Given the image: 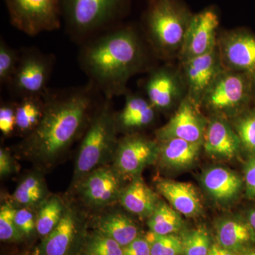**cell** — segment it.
<instances>
[{"instance_id": "25", "label": "cell", "mask_w": 255, "mask_h": 255, "mask_svg": "<svg viewBox=\"0 0 255 255\" xmlns=\"http://www.w3.org/2000/svg\"><path fill=\"white\" fill-rule=\"evenodd\" d=\"M44 110V94L21 99L16 105V129L29 135L41 122Z\"/></svg>"}, {"instance_id": "9", "label": "cell", "mask_w": 255, "mask_h": 255, "mask_svg": "<svg viewBox=\"0 0 255 255\" xmlns=\"http://www.w3.org/2000/svg\"><path fill=\"white\" fill-rule=\"evenodd\" d=\"M223 68L244 74L255 82V36L243 30L223 33L218 38Z\"/></svg>"}, {"instance_id": "15", "label": "cell", "mask_w": 255, "mask_h": 255, "mask_svg": "<svg viewBox=\"0 0 255 255\" xmlns=\"http://www.w3.org/2000/svg\"><path fill=\"white\" fill-rule=\"evenodd\" d=\"M119 175L115 169L97 167L81 179L80 194L90 205L96 207L109 205L119 199L122 192Z\"/></svg>"}, {"instance_id": "19", "label": "cell", "mask_w": 255, "mask_h": 255, "mask_svg": "<svg viewBox=\"0 0 255 255\" xmlns=\"http://www.w3.org/2000/svg\"><path fill=\"white\" fill-rule=\"evenodd\" d=\"M123 110L117 115V129L136 130L148 127L155 118L156 110L147 97L135 94L126 93Z\"/></svg>"}, {"instance_id": "1", "label": "cell", "mask_w": 255, "mask_h": 255, "mask_svg": "<svg viewBox=\"0 0 255 255\" xmlns=\"http://www.w3.org/2000/svg\"><path fill=\"white\" fill-rule=\"evenodd\" d=\"M96 90L91 83L69 90H47L44 113L38 127L23 140V152L41 162L58 157L92 118Z\"/></svg>"}, {"instance_id": "41", "label": "cell", "mask_w": 255, "mask_h": 255, "mask_svg": "<svg viewBox=\"0 0 255 255\" xmlns=\"http://www.w3.org/2000/svg\"><path fill=\"white\" fill-rule=\"evenodd\" d=\"M250 226L253 229L255 230V211H251L249 215Z\"/></svg>"}, {"instance_id": "33", "label": "cell", "mask_w": 255, "mask_h": 255, "mask_svg": "<svg viewBox=\"0 0 255 255\" xmlns=\"http://www.w3.org/2000/svg\"><path fill=\"white\" fill-rule=\"evenodd\" d=\"M20 55L1 39L0 42V83L7 85L14 76Z\"/></svg>"}, {"instance_id": "20", "label": "cell", "mask_w": 255, "mask_h": 255, "mask_svg": "<svg viewBox=\"0 0 255 255\" xmlns=\"http://www.w3.org/2000/svg\"><path fill=\"white\" fill-rule=\"evenodd\" d=\"M119 199L128 211L143 218L150 217L159 203L155 192L139 177L122 189Z\"/></svg>"}, {"instance_id": "28", "label": "cell", "mask_w": 255, "mask_h": 255, "mask_svg": "<svg viewBox=\"0 0 255 255\" xmlns=\"http://www.w3.org/2000/svg\"><path fill=\"white\" fill-rule=\"evenodd\" d=\"M65 208L61 199L52 196L40 205L36 215V231L46 238L56 228L63 218Z\"/></svg>"}, {"instance_id": "4", "label": "cell", "mask_w": 255, "mask_h": 255, "mask_svg": "<svg viewBox=\"0 0 255 255\" xmlns=\"http://www.w3.org/2000/svg\"><path fill=\"white\" fill-rule=\"evenodd\" d=\"M111 100L105 102L91 119L78 151L75 180H81L97 168L117 147V122Z\"/></svg>"}, {"instance_id": "10", "label": "cell", "mask_w": 255, "mask_h": 255, "mask_svg": "<svg viewBox=\"0 0 255 255\" xmlns=\"http://www.w3.org/2000/svg\"><path fill=\"white\" fill-rule=\"evenodd\" d=\"M219 18L213 9L193 14L179 56L180 63L207 54L218 46Z\"/></svg>"}, {"instance_id": "14", "label": "cell", "mask_w": 255, "mask_h": 255, "mask_svg": "<svg viewBox=\"0 0 255 255\" xmlns=\"http://www.w3.org/2000/svg\"><path fill=\"white\" fill-rule=\"evenodd\" d=\"M114 167L119 174L135 176L159 157L157 142L139 135H128L117 142Z\"/></svg>"}, {"instance_id": "37", "label": "cell", "mask_w": 255, "mask_h": 255, "mask_svg": "<svg viewBox=\"0 0 255 255\" xmlns=\"http://www.w3.org/2000/svg\"><path fill=\"white\" fill-rule=\"evenodd\" d=\"M124 255H151L150 247L145 238L138 236L123 248Z\"/></svg>"}, {"instance_id": "40", "label": "cell", "mask_w": 255, "mask_h": 255, "mask_svg": "<svg viewBox=\"0 0 255 255\" xmlns=\"http://www.w3.org/2000/svg\"><path fill=\"white\" fill-rule=\"evenodd\" d=\"M209 255H236V253L223 248L219 244H215L210 248Z\"/></svg>"}, {"instance_id": "34", "label": "cell", "mask_w": 255, "mask_h": 255, "mask_svg": "<svg viewBox=\"0 0 255 255\" xmlns=\"http://www.w3.org/2000/svg\"><path fill=\"white\" fill-rule=\"evenodd\" d=\"M184 255H209L210 238L209 233L203 228L194 230L182 238Z\"/></svg>"}, {"instance_id": "22", "label": "cell", "mask_w": 255, "mask_h": 255, "mask_svg": "<svg viewBox=\"0 0 255 255\" xmlns=\"http://www.w3.org/2000/svg\"><path fill=\"white\" fill-rule=\"evenodd\" d=\"M159 142V157L164 164L174 168H182L194 163L203 146V143L179 138Z\"/></svg>"}, {"instance_id": "21", "label": "cell", "mask_w": 255, "mask_h": 255, "mask_svg": "<svg viewBox=\"0 0 255 255\" xmlns=\"http://www.w3.org/2000/svg\"><path fill=\"white\" fill-rule=\"evenodd\" d=\"M203 184L214 199L229 201L236 197L241 190V179L230 169L213 167L204 174Z\"/></svg>"}, {"instance_id": "42", "label": "cell", "mask_w": 255, "mask_h": 255, "mask_svg": "<svg viewBox=\"0 0 255 255\" xmlns=\"http://www.w3.org/2000/svg\"><path fill=\"white\" fill-rule=\"evenodd\" d=\"M246 255H255V251L250 252V253H247Z\"/></svg>"}, {"instance_id": "24", "label": "cell", "mask_w": 255, "mask_h": 255, "mask_svg": "<svg viewBox=\"0 0 255 255\" xmlns=\"http://www.w3.org/2000/svg\"><path fill=\"white\" fill-rule=\"evenodd\" d=\"M216 236L219 246L236 252L253 240V233L250 225L238 220L226 219L218 225Z\"/></svg>"}, {"instance_id": "11", "label": "cell", "mask_w": 255, "mask_h": 255, "mask_svg": "<svg viewBox=\"0 0 255 255\" xmlns=\"http://www.w3.org/2000/svg\"><path fill=\"white\" fill-rule=\"evenodd\" d=\"M199 109V106L186 96L169 122L156 132L159 141L179 138L203 143L209 120Z\"/></svg>"}, {"instance_id": "18", "label": "cell", "mask_w": 255, "mask_h": 255, "mask_svg": "<svg viewBox=\"0 0 255 255\" xmlns=\"http://www.w3.org/2000/svg\"><path fill=\"white\" fill-rule=\"evenodd\" d=\"M157 187L172 207L181 214L192 217L201 212L200 198L190 183L162 180L158 182Z\"/></svg>"}, {"instance_id": "26", "label": "cell", "mask_w": 255, "mask_h": 255, "mask_svg": "<svg viewBox=\"0 0 255 255\" xmlns=\"http://www.w3.org/2000/svg\"><path fill=\"white\" fill-rule=\"evenodd\" d=\"M147 226L156 234L171 235L182 229L183 221L179 213L164 202H159L149 217Z\"/></svg>"}, {"instance_id": "23", "label": "cell", "mask_w": 255, "mask_h": 255, "mask_svg": "<svg viewBox=\"0 0 255 255\" xmlns=\"http://www.w3.org/2000/svg\"><path fill=\"white\" fill-rule=\"evenodd\" d=\"M96 231L112 238L122 248L138 237L136 224L121 213H112L102 216L96 222Z\"/></svg>"}, {"instance_id": "6", "label": "cell", "mask_w": 255, "mask_h": 255, "mask_svg": "<svg viewBox=\"0 0 255 255\" xmlns=\"http://www.w3.org/2000/svg\"><path fill=\"white\" fill-rule=\"evenodd\" d=\"M127 0H61L62 18L70 34L82 38L100 31L123 14Z\"/></svg>"}, {"instance_id": "17", "label": "cell", "mask_w": 255, "mask_h": 255, "mask_svg": "<svg viewBox=\"0 0 255 255\" xmlns=\"http://www.w3.org/2000/svg\"><path fill=\"white\" fill-rule=\"evenodd\" d=\"M80 228V219L73 209H67L56 228L45 238L40 255H68Z\"/></svg>"}, {"instance_id": "29", "label": "cell", "mask_w": 255, "mask_h": 255, "mask_svg": "<svg viewBox=\"0 0 255 255\" xmlns=\"http://www.w3.org/2000/svg\"><path fill=\"white\" fill-rule=\"evenodd\" d=\"M80 255H124V251L117 242L95 231L87 238Z\"/></svg>"}, {"instance_id": "30", "label": "cell", "mask_w": 255, "mask_h": 255, "mask_svg": "<svg viewBox=\"0 0 255 255\" xmlns=\"http://www.w3.org/2000/svg\"><path fill=\"white\" fill-rule=\"evenodd\" d=\"M150 247L151 255H179L183 253L182 238L171 235L150 232L145 236Z\"/></svg>"}, {"instance_id": "7", "label": "cell", "mask_w": 255, "mask_h": 255, "mask_svg": "<svg viewBox=\"0 0 255 255\" xmlns=\"http://www.w3.org/2000/svg\"><path fill=\"white\" fill-rule=\"evenodd\" d=\"M10 22L28 36L58 29L61 0H4Z\"/></svg>"}, {"instance_id": "39", "label": "cell", "mask_w": 255, "mask_h": 255, "mask_svg": "<svg viewBox=\"0 0 255 255\" xmlns=\"http://www.w3.org/2000/svg\"><path fill=\"white\" fill-rule=\"evenodd\" d=\"M13 171V162L9 152L1 147L0 149V175H8Z\"/></svg>"}, {"instance_id": "8", "label": "cell", "mask_w": 255, "mask_h": 255, "mask_svg": "<svg viewBox=\"0 0 255 255\" xmlns=\"http://www.w3.org/2000/svg\"><path fill=\"white\" fill-rule=\"evenodd\" d=\"M53 68V57L36 50H24L8 84L9 90L20 99L43 95L48 90L47 84Z\"/></svg>"}, {"instance_id": "16", "label": "cell", "mask_w": 255, "mask_h": 255, "mask_svg": "<svg viewBox=\"0 0 255 255\" xmlns=\"http://www.w3.org/2000/svg\"><path fill=\"white\" fill-rule=\"evenodd\" d=\"M206 153L214 157L233 158L242 147L241 140L227 119L212 116L206 128L204 142Z\"/></svg>"}, {"instance_id": "32", "label": "cell", "mask_w": 255, "mask_h": 255, "mask_svg": "<svg viewBox=\"0 0 255 255\" xmlns=\"http://www.w3.org/2000/svg\"><path fill=\"white\" fill-rule=\"evenodd\" d=\"M16 209L10 203H4L0 209V239L1 241L16 242L23 236L15 223Z\"/></svg>"}, {"instance_id": "36", "label": "cell", "mask_w": 255, "mask_h": 255, "mask_svg": "<svg viewBox=\"0 0 255 255\" xmlns=\"http://www.w3.org/2000/svg\"><path fill=\"white\" fill-rule=\"evenodd\" d=\"M17 104L6 103L0 108V130L9 136L16 129V110Z\"/></svg>"}, {"instance_id": "3", "label": "cell", "mask_w": 255, "mask_h": 255, "mask_svg": "<svg viewBox=\"0 0 255 255\" xmlns=\"http://www.w3.org/2000/svg\"><path fill=\"white\" fill-rule=\"evenodd\" d=\"M193 14L177 0H152L145 26L152 46L163 56L179 54Z\"/></svg>"}, {"instance_id": "27", "label": "cell", "mask_w": 255, "mask_h": 255, "mask_svg": "<svg viewBox=\"0 0 255 255\" xmlns=\"http://www.w3.org/2000/svg\"><path fill=\"white\" fill-rule=\"evenodd\" d=\"M46 189L43 179L37 174L25 178L13 194V200L22 207L41 205L46 199Z\"/></svg>"}, {"instance_id": "2", "label": "cell", "mask_w": 255, "mask_h": 255, "mask_svg": "<svg viewBox=\"0 0 255 255\" xmlns=\"http://www.w3.org/2000/svg\"><path fill=\"white\" fill-rule=\"evenodd\" d=\"M79 62L90 83L112 100L126 95L128 80L147 67V55L137 31L123 26L85 45Z\"/></svg>"}, {"instance_id": "43", "label": "cell", "mask_w": 255, "mask_h": 255, "mask_svg": "<svg viewBox=\"0 0 255 255\" xmlns=\"http://www.w3.org/2000/svg\"><path fill=\"white\" fill-rule=\"evenodd\" d=\"M254 96L255 97V82H254Z\"/></svg>"}, {"instance_id": "31", "label": "cell", "mask_w": 255, "mask_h": 255, "mask_svg": "<svg viewBox=\"0 0 255 255\" xmlns=\"http://www.w3.org/2000/svg\"><path fill=\"white\" fill-rule=\"evenodd\" d=\"M233 127L242 146L255 153V110H246L233 118Z\"/></svg>"}, {"instance_id": "12", "label": "cell", "mask_w": 255, "mask_h": 255, "mask_svg": "<svg viewBox=\"0 0 255 255\" xmlns=\"http://www.w3.org/2000/svg\"><path fill=\"white\" fill-rule=\"evenodd\" d=\"M181 74L187 96L200 107L201 100L213 82L224 70L218 46L207 54L181 63Z\"/></svg>"}, {"instance_id": "13", "label": "cell", "mask_w": 255, "mask_h": 255, "mask_svg": "<svg viewBox=\"0 0 255 255\" xmlns=\"http://www.w3.org/2000/svg\"><path fill=\"white\" fill-rule=\"evenodd\" d=\"M145 97L157 111L171 110L179 106L187 96L180 71L169 67L152 70L145 84Z\"/></svg>"}, {"instance_id": "38", "label": "cell", "mask_w": 255, "mask_h": 255, "mask_svg": "<svg viewBox=\"0 0 255 255\" xmlns=\"http://www.w3.org/2000/svg\"><path fill=\"white\" fill-rule=\"evenodd\" d=\"M245 181L248 195L255 197V156L247 162L245 168Z\"/></svg>"}, {"instance_id": "5", "label": "cell", "mask_w": 255, "mask_h": 255, "mask_svg": "<svg viewBox=\"0 0 255 255\" xmlns=\"http://www.w3.org/2000/svg\"><path fill=\"white\" fill-rule=\"evenodd\" d=\"M254 97V82L244 74L224 69L206 92L201 107L217 117L235 118Z\"/></svg>"}, {"instance_id": "35", "label": "cell", "mask_w": 255, "mask_h": 255, "mask_svg": "<svg viewBox=\"0 0 255 255\" xmlns=\"http://www.w3.org/2000/svg\"><path fill=\"white\" fill-rule=\"evenodd\" d=\"M15 223L23 236H29L36 231V216L31 208L22 207L16 210Z\"/></svg>"}]
</instances>
